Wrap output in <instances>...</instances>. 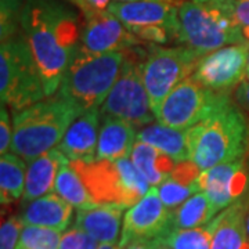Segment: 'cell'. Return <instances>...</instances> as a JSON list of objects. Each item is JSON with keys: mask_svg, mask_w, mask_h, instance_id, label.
I'll return each mask as SVG.
<instances>
[{"mask_svg": "<svg viewBox=\"0 0 249 249\" xmlns=\"http://www.w3.org/2000/svg\"><path fill=\"white\" fill-rule=\"evenodd\" d=\"M19 27L52 97L79 49V16L61 0H25Z\"/></svg>", "mask_w": 249, "mask_h": 249, "instance_id": "1", "label": "cell"}, {"mask_svg": "<svg viewBox=\"0 0 249 249\" xmlns=\"http://www.w3.org/2000/svg\"><path fill=\"white\" fill-rule=\"evenodd\" d=\"M188 160L206 170L216 165L244 158L249 144V124L245 114L231 101L187 130Z\"/></svg>", "mask_w": 249, "mask_h": 249, "instance_id": "2", "label": "cell"}, {"mask_svg": "<svg viewBox=\"0 0 249 249\" xmlns=\"http://www.w3.org/2000/svg\"><path fill=\"white\" fill-rule=\"evenodd\" d=\"M83 112L60 93L14 112L10 152L25 162L55 148L73 121Z\"/></svg>", "mask_w": 249, "mask_h": 249, "instance_id": "3", "label": "cell"}, {"mask_svg": "<svg viewBox=\"0 0 249 249\" xmlns=\"http://www.w3.org/2000/svg\"><path fill=\"white\" fill-rule=\"evenodd\" d=\"M126 52L89 54L78 49L57 93L82 112L98 109L114 88Z\"/></svg>", "mask_w": 249, "mask_h": 249, "instance_id": "4", "label": "cell"}, {"mask_svg": "<svg viewBox=\"0 0 249 249\" xmlns=\"http://www.w3.org/2000/svg\"><path fill=\"white\" fill-rule=\"evenodd\" d=\"M180 43L199 55L230 45H241L229 6L183 0L178 9Z\"/></svg>", "mask_w": 249, "mask_h": 249, "instance_id": "5", "label": "cell"}, {"mask_svg": "<svg viewBox=\"0 0 249 249\" xmlns=\"http://www.w3.org/2000/svg\"><path fill=\"white\" fill-rule=\"evenodd\" d=\"M72 165L79 172L94 204H116L130 208L151 188L130 158L75 160Z\"/></svg>", "mask_w": 249, "mask_h": 249, "instance_id": "6", "label": "cell"}, {"mask_svg": "<svg viewBox=\"0 0 249 249\" xmlns=\"http://www.w3.org/2000/svg\"><path fill=\"white\" fill-rule=\"evenodd\" d=\"M1 106L22 111L46 97L42 75L24 35L1 42L0 46Z\"/></svg>", "mask_w": 249, "mask_h": 249, "instance_id": "7", "label": "cell"}, {"mask_svg": "<svg viewBox=\"0 0 249 249\" xmlns=\"http://www.w3.org/2000/svg\"><path fill=\"white\" fill-rule=\"evenodd\" d=\"M183 0L112 1L108 11L139 40L152 45L180 43L178 9Z\"/></svg>", "mask_w": 249, "mask_h": 249, "instance_id": "8", "label": "cell"}, {"mask_svg": "<svg viewBox=\"0 0 249 249\" xmlns=\"http://www.w3.org/2000/svg\"><path fill=\"white\" fill-rule=\"evenodd\" d=\"M202 55L186 46L152 45L142 62V80L155 118L172 90L194 75Z\"/></svg>", "mask_w": 249, "mask_h": 249, "instance_id": "9", "label": "cell"}, {"mask_svg": "<svg viewBox=\"0 0 249 249\" xmlns=\"http://www.w3.org/2000/svg\"><path fill=\"white\" fill-rule=\"evenodd\" d=\"M137 47L129 50L114 88L100 108L101 115L126 121L136 126H148L155 115L150 106V97L142 80V62Z\"/></svg>", "mask_w": 249, "mask_h": 249, "instance_id": "10", "label": "cell"}, {"mask_svg": "<svg viewBox=\"0 0 249 249\" xmlns=\"http://www.w3.org/2000/svg\"><path fill=\"white\" fill-rule=\"evenodd\" d=\"M229 100V94L216 93L202 86L194 76H190L165 98L157 121L169 127L188 130L212 115Z\"/></svg>", "mask_w": 249, "mask_h": 249, "instance_id": "11", "label": "cell"}, {"mask_svg": "<svg viewBox=\"0 0 249 249\" xmlns=\"http://www.w3.org/2000/svg\"><path fill=\"white\" fill-rule=\"evenodd\" d=\"M248 45H230L204 55L194 72L202 86L216 93L229 94L245 79Z\"/></svg>", "mask_w": 249, "mask_h": 249, "instance_id": "12", "label": "cell"}, {"mask_svg": "<svg viewBox=\"0 0 249 249\" xmlns=\"http://www.w3.org/2000/svg\"><path fill=\"white\" fill-rule=\"evenodd\" d=\"M142 43V40H139L108 10H93L85 14L79 43V50L82 52L89 54L129 52Z\"/></svg>", "mask_w": 249, "mask_h": 249, "instance_id": "13", "label": "cell"}, {"mask_svg": "<svg viewBox=\"0 0 249 249\" xmlns=\"http://www.w3.org/2000/svg\"><path fill=\"white\" fill-rule=\"evenodd\" d=\"M248 184L249 176L244 158L216 165L199 175L201 191L211 199L217 214L247 196Z\"/></svg>", "mask_w": 249, "mask_h": 249, "instance_id": "14", "label": "cell"}, {"mask_svg": "<svg viewBox=\"0 0 249 249\" xmlns=\"http://www.w3.org/2000/svg\"><path fill=\"white\" fill-rule=\"evenodd\" d=\"M169 220L170 211L162 202L158 188L151 187L137 204L126 211L119 248L137 238L154 240L160 237L168 230Z\"/></svg>", "mask_w": 249, "mask_h": 249, "instance_id": "15", "label": "cell"}, {"mask_svg": "<svg viewBox=\"0 0 249 249\" xmlns=\"http://www.w3.org/2000/svg\"><path fill=\"white\" fill-rule=\"evenodd\" d=\"M101 112L100 109H89L79 115L70 126L57 148L71 160H96L98 134H100Z\"/></svg>", "mask_w": 249, "mask_h": 249, "instance_id": "16", "label": "cell"}, {"mask_svg": "<svg viewBox=\"0 0 249 249\" xmlns=\"http://www.w3.org/2000/svg\"><path fill=\"white\" fill-rule=\"evenodd\" d=\"M249 196L241 198L212 220L211 249H249L247 213Z\"/></svg>", "mask_w": 249, "mask_h": 249, "instance_id": "17", "label": "cell"}, {"mask_svg": "<svg viewBox=\"0 0 249 249\" xmlns=\"http://www.w3.org/2000/svg\"><path fill=\"white\" fill-rule=\"evenodd\" d=\"M124 206L116 204H93L80 208L76 212L75 226L90 234L100 244H116Z\"/></svg>", "mask_w": 249, "mask_h": 249, "instance_id": "18", "label": "cell"}, {"mask_svg": "<svg viewBox=\"0 0 249 249\" xmlns=\"http://www.w3.org/2000/svg\"><path fill=\"white\" fill-rule=\"evenodd\" d=\"M137 133L133 124L114 116L101 115L96 160H116L130 158Z\"/></svg>", "mask_w": 249, "mask_h": 249, "instance_id": "19", "label": "cell"}, {"mask_svg": "<svg viewBox=\"0 0 249 249\" xmlns=\"http://www.w3.org/2000/svg\"><path fill=\"white\" fill-rule=\"evenodd\" d=\"M67 162H70V160L57 147L29 162L25 191L22 196L24 205L29 204L49 193H53L57 173Z\"/></svg>", "mask_w": 249, "mask_h": 249, "instance_id": "20", "label": "cell"}, {"mask_svg": "<svg viewBox=\"0 0 249 249\" xmlns=\"http://www.w3.org/2000/svg\"><path fill=\"white\" fill-rule=\"evenodd\" d=\"M73 206L55 193H49L24 206L21 220L24 226H40L65 230L72 220Z\"/></svg>", "mask_w": 249, "mask_h": 249, "instance_id": "21", "label": "cell"}, {"mask_svg": "<svg viewBox=\"0 0 249 249\" xmlns=\"http://www.w3.org/2000/svg\"><path fill=\"white\" fill-rule=\"evenodd\" d=\"M199 175L201 170L194 162L190 160L178 162L169 178L157 187L162 202L170 212L201 191Z\"/></svg>", "mask_w": 249, "mask_h": 249, "instance_id": "22", "label": "cell"}, {"mask_svg": "<svg viewBox=\"0 0 249 249\" xmlns=\"http://www.w3.org/2000/svg\"><path fill=\"white\" fill-rule=\"evenodd\" d=\"M130 160L151 187H158L163 183L172 175L178 163L154 145L139 140L134 144Z\"/></svg>", "mask_w": 249, "mask_h": 249, "instance_id": "23", "label": "cell"}, {"mask_svg": "<svg viewBox=\"0 0 249 249\" xmlns=\"http://www.w3.org/2000/svg\"><path fill=\"white\" fill-rule=\"evenodd\" d=\"M137 140L154 145L176 162L188 160L187 130L169 127L162 124L144 126L137 133Z\"/></svg>", "mask_w": 249, "mask_h": 249, "instance_id": "24", "label": "cell"}, {"mask_svg": "<svg viewBox=\"0 0 249 249\" xmlns=\"http://www.w3.org/2000/svg\"><path fill=\"white\" fill-rule=\"evenodd\" d=\"M214 216H217V212L214 211L211 199L204 191H199L170 212L169 227L166 231L202 227L212 222Z\"/></svg>", "mask_w": 249, "mask_h": 249, "instance_id": "25", "label": "cell"}, {"mask_svg": "<svg viewBox=\"0 0 249 249\" xmlns=\"http://www.w3.org/2000/svg\"><path fill=\"white\" fill-rule=\"evenodd\" d=\"M25 160L7 152L0 160V198L1 205H9L22 198L25 191Z\"/></svg>", "mask_w": 249, "mask_h": 249, "instance_id": "26", "label": "cell"}, {"mask_svg": "<svg viewBox=\"0 0 249 249\" xmlns=\"http://www.w3.org/2000/svg\"><path fill=\"white\" fill-rule=\"evenodd\" d=\"M53 191L76 209L94 204L83 178L73 168L71 160L64 163L58 170Z\"/></svg>", "mask_w": 249, "mask_h": 249, "instance_id": "27", "label": "cell"}, {"mask_svg": "<svg viewBox=\"0 0 249 249\" xmlns=\"http://www.w3.org/2000/svg\"><path fill=\"white\" fill-rule=\"evenodd\" d=\"M212 230V222H209L196 229L169 230L160 237L166 241L172 249H211Z\"/></svg>", "mask_w": 249, "mask_h": 249, "instance_id": "28", "label": "cell"}, {"mask_svg": "<svg viewBox=\"0 0 249 249\" xmlns=\"http://www.w3.org/2000/svg\"><path fill=\"white\" fill-rule=\"evenodd\" d=\"M61 237V231L55 229L24 226L17 249H58Z\"/></svg>", "mask_w": 249, "mask_h": 249, "instance_id": "29", "label": "cell"}, {"mask_svg": "<svg viewBox=\"0 0 249 249\" xmlns=\"http://www.w3.org/2000/svg\"><path fill=\"white\" fill-rule=\"evenodd\" d=\"M25 1L22 0H0V36L1 42L17 36L21 25V14Z\"/></svg>", "mask_w": 249, "mask_h": 249, "instance_id": "30", "label": "cell"}, {"mask_svg": "<svg viewBox=\"0 0 249 249\" xmlns=\"http://www.w3.org/2000/svg\"><path fill=\"white\" fill-rule=\"evenodd\" d=\"M100 242L76 226L62 234L58 249H98Z\"/></svg>", "mask_w": 249, "mask_h": 249, "instance_id": "31", "label": "cell"}, {"mask_svg": "<svg viewBox=\"0 0 249 249\" xmlns=\"http://www.w3.org/2000/svg\"><path fill=\"white\" fill-rule=\"evenodd\" d=\"M229 9L244 45H249V0H230Z\"/></svg>", "mask_w": 249, "mask_h": 249, "instance_id": "32", "label": "cell"}, {"mask_svg": "<svg viewBox=\"0 0 249 249\" xmlns=\"http://www.w3.org/2000/svg\"><path fill=\"white\" fill-rule=\"evenodd\" d=\"M22 229V220L17 214L9 216L3 220L0 229V249H17Z\"/></svg>", "mask_w": 249, "mask_h": 249, "instance_id": "33", "label": "cell"}, {"mask_svg": "<svg viewBox=\"0 0 249 249\" xmlns=\"http://www.w3.org/2000/svg\"><path fill=\"white\" fill-rule=\"evenodd\" d=\"M11 142H13V130H11L10 114L4 106H1V111H0V152L1 155L10 152Z\"/></svg>", "mask_w": 249, "mask_h": 249, "instance_id": "34", "label": "cell"}, {"mask_svg": "<svg viewBox=\"0 0 249 249\" xmlns=\"http://www.w3.org/2000/svg\"><path fill=\"white\" fill-rule=\"evenodd\" d=\"M235 101L242 109L249 112V80L244 79L235 90Z\"/></svg>", "mask_w": 249, "mask_h": 249, "instance_id": "35", "label": "cell"}, {"mask_svg": "<svg viewBox=\"0 0 249 249\" xmlns=\"http://www.w3.org/2000/svg\"><path fill=\"white\" fill-rule=\"evenodd\" d=\"M119 249H152V240L147 238H137V240L127 242L124 247Z\"/></svg>", "mask_w": 249, "mask_h": 249, "instance_id": "36", "label": "cell"}, {"mask_svg": "<svg viewBox=\"0 0 249 249\" xmlns=\"http://www.w3.org/2000/svg\"><path fill=\"white\" fill-rule=\"evenodd\" d=\"M112 1L114 0H86L90 10H94V11H106Z\"/></svg>", "mask_w": 249, "mask_h": 249, "instance_id": "37", "label": "cell"}, {"mask_svg": "<svg viewBox=\"0 0 249 249\" xmlns=\"http://www.w3.org/2000/svg\"><path fill=\"white\" fill-rule=\"evenodd\" d=\"M152 249H172V247L162 237H157L152 240Z\"/></svg>", "mask_w": 249, "mask_h": 249, "instance_id": "38", "label": "cell"}, {"mask_svg": "<svg viewBox=\"0 0 249 249\" xmlns=\"http://www.w3.org/2000/svg\"><path fill=\"white\" fill-rule=\"evenodd\" d=\"M68 1H71L72 4H75L78 9H80L83 11V14H88L90 11H93V10H90V7L88 6V3H86V0H68Z\"/></svg>", "mask_w": 249, "mask_h": 249, "instance_id": "39", "label": "cell"}, {"mask_svg": "<svg viewBox=\"0 0 249 249\" xmlns=\"http://www.w3.org/2000/svg\"><path fill=\"white\" fill-rule=\"evenodd\" d=\"M196 1H202V3H214V4H223V6H229L230 0H196Z\"/></svg>", "mask_w": 249, "mask_h": 249, "instance_id": "40", "label": "cell"}, {"mask_svg": "<svg viewBox=\"0 0 249 249\" xmlns=\"http://www.w3.org/2000/svg\"><path fill=\"white\" fill-rule=\"evenodd\" d=\"M98 249H119V245H116V244H100Z\"/></svg>", "mask_w": 249, "mask_h": 249, "instance_id": "41", "label": "cell"}, {"mask_svg": "<svg viewBox=\"0 0 249 249\" xmlns=\"http://www.w3.org/2000/svg\"><path fill=\"white\" fill-rule=\"evenodd\" d=\"M245 79L249 80V45H248V54H247V71H245Z\"/></svg>", "mask_w": 249, "mask_h": 249, "instance_id": "42", "label": "cell"}, {"mask_svg": "<svg viewBox=\"0 0 249 249\" xmlns=\"http://www.w3.org/2000/svg\"><path fill=\"white\" fill-rule=\"evenodd\" d=\"M247 231H248V235H249V208H248V213H247Z\"/></svg>", "mask_w": 249, "mask_h": 249, "instance_id": "43", "label": "cell"}, {"mask_svg": "<svg viewBox=\"0 0 249 249\" xmlns=\"http://www.w3.org/2000/svg\"><path fill=\"white\" fill-rule=\"evenodd\" d=\"M114 1H136V0H114Z\"/></svg>", "mask_w": 249, "mask_h": 249, "instance_id": "44", "label": "cell"}]
</instances>
